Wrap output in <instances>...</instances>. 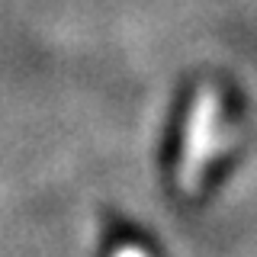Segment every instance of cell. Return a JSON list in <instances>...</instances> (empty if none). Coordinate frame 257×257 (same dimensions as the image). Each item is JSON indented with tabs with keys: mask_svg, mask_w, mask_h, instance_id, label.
I'll return each instance as SVG.
<instances>
[{
	"mask_svg": "<svg viewBox=\"0 0 257 257\" xmlns=\"http://www.w3.org/2000/svg\"><path fill=\"white\" fill-rule=\"evenodd\" d=\"M219 148V90L215 87H199L196 103L187 119V142L177 164V190L183 196H193L203 187L206 167Z\"/></svg>",
	"mask_w": 257,
	"mask_h": 257,
	"instance_id": "cell-1",
	"label": "cell"
},
{
	"mask_svg": "<svg viewBox=\"0 0 257 257\" xmlns=\"http://www.w3.org/2000/svg\"><path fill=\"white\" fill-rule=\"evenodd\" d=\"M112 257H148V254H145V251H142V247H135V244H128V247H119V251H116V254H112Z\"/></svg>",
	"mask_w": 257,
	"mask_h": 257,
	"instance_id": "cell-2",
	"label": "cell"
}]
</instances>
